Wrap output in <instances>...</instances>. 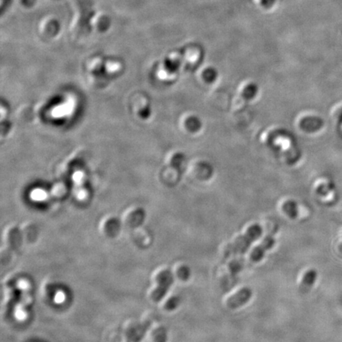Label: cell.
<instances>
[{
  "label": "cell",
  "mask_w": 342,
  "mask_h": 342,
  "mask_svg": "<svg viewBox=\"0 0 342 342\" xmlns=\"http://www.w3.org/2000/svg\"><path fill=\"white\" fill-rule=\"evenodd\" d=\"M252 296L253 292L249 287H243L227 299V307L231 310L241 308L250 300Z\"/></svg>",
  "instance_id": "cell-2"
},
{
  "label": "cell",
  "mask_w": 342,
  "mask_h": 342,
  "mask_svg": "<svg viewBox=\"0 0 342 342\" xmlns=\"http://www.w3.org/2000/svg\"><path fill=\"white\" fill-rule=\"evenodd\" d=\"M316 273L314 270H309L304 274L300 286V291L303 293L308 292L315 280Z\"/></svg>",
  "instance_id": "cell-4"
},
{
  "label": "cell",
  "mask_w": 342,
  "mask_h": 342,
  "mask_svg": "<svg viewBox=\"0 0 342 342\" xmlns=\"http://www.w3.org/2000/svg\"><path fill=\"white\" fill-rule=\"evenodd\" d=\"M275 244V239L273 234H269L267 235L263 241L261 242L260 245L257 246L255 249H253L250 253V260L253 262H259L263 259L265 252L272 249Z\"/></svg>",
  "instance_id": "cell-3"
},
{
  "label": "cell",
  "mask_w": 342,
  "mask_h": 342,
  "mask_svg": "<svg viewBox=\"0 0 342 342\" xmlns=\"http://www.w3.org/2000/svg\"><path fill=\"white\" fill-rule=\"evenodd\" d=\"M283 211L290 219H296L298 217L297 205L295 201H286L283 205Z\"/></svg>",
  "instance_id": "cell-5"
},
{
  "label": "cell",
  "mask_w": 342,
  "mask_h": 342,
  "mask_svg": "<svg viewBox=\"0 0 342 342\" xmlns=\"http://www.w3.org/2000/svg\"><path fill=\"white\" fill-rule=\"evenodd\" d=\"M178 298H175V299H174V301H171L170 300V304H169V306H170V308H174L175 307H176L177 304H178Z\"/></svg>",
  "instance_id": "cell-8"
},
{
  "label": "cell",
  "mask_w": 342,
  "mask_h": 342,
  "mask_svg": "<svg viewBox=\"0 0 342 342\" xmlns=\"http://www.w3.org/2000/svg\"><path fill=\"white\" fill-rule=\"evenodd\" d=\"M186 125H187V128H188L189 131H192V132H194V131H197L199 128H201V123L199 122V120L196 119V118H190L187 120V122H186Z\"/></svg>",
  "instance_id": "cell-6"
},
{
  "label": "cell",
  "mask_w": 342,
  "mask_h": 342,
  "mask_svg": "<svg viewBox=\"0 0 342 342\" xmlns=\"http://www.w3.org/2000/svg\"><path fill=\"white\" fill-rule=\"evenodd\" d=\"M262 231H263L262 227L260 225H251L250 227L247 229L244 235L238 237L234 243L227 247L226 253L227 255H231V254H243L246 253L251 244L261 237Z\"/></svg>",
  "instance_id": "cell-1"
},
{
  "label": "cell",
  "mask_w": 342,
  "mask_h": 342,
  "mask_svg": "<svg viewBox=\"0 0 342 342\" xmlns=\"http://www.w3.org/2000/svg\"><path fill=\"white\" fill-rule=\"evenodd\" d=\"M178 276H179L181 280H187L190 277V270L187 266H183L178 271Z\"/></svg>",
  "instance_id": "cell-7"
}]
</instances>
